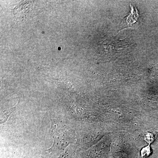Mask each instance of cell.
<instances>
[{
    "label": "cell",
    "mask_w": 158,
    "mask_h": 158,
    "mask_svg": "<svg viewBox=\"0 0 158 158\" xmlns=\"http://www.w3.org/2000/svg\"><path fill=\"white\" fill-rule=\"evenodd\" d=\"M49 133L54 139L52 146L46 151L49 153L59 154L72 142L69 130L62 125L56 124L53 121L52 122Z\"/></svg>",
    "instance_id": "obj_1"
},
{
    "label": "cell",
    "mask_w": 158,
    "mask_h": 158,
    "mask_svg": "<svg viewBox=\"0 0 158 158\" xmlns=\"http://www.w3.org/2000/svg\"><path fill=\"white\" fill-rule=\"evenodd\" d=\"M131 13L128 16L126 20V24L128 27H132L133 25L136 23L139 16L137 9L134 8V6L131 5Z\"/></svg>",
    "instance_id": "obj_2"
},
{
    "label": "cell",
    "mask_w": 158,
    "mask_h": 158,
    "mask_svg": "<svg viewBox=\"0 0 158 158\" xmlns=\"http://www.w3.org/2000/svg\"><path fill=\"white\" fill-rule=\"evenodd\" d=\"M16 107H12L9 110H4L2 112L1 116V123H3L6 122L12 113L16 110Z\"/></svg>",
    "instance_id": "obj_3"
},
{
    "label": "cell",
    "mask_w": 158,
    "mask_h": 158,
    "mask_svg": "<svg viewBox=\"0 0 158 158\" xmlns=\"http://www.w3.org/2000/svg\"><path fill=\"white\" fill-rule=\"evenodd\" d=\"M151 153V148L149 144L148 146L144 148L141 150V157L143 158L148 157L150 155Z\"/></svg>",
    "instance_id": "obj_4"
},
{
    "label": "cell",
    "mask_w": 158,
    "mask_h": 158,
    "mask_svg": "<svg viewBox=\"0 0 158 158\" xmlns=\"http://www.w3.org/2000/svg\"><path fill=\"white\" fill-rule=\"evenodd\" d=\"M144 140L150 144L154 141L155 136L152 133H146L144 135Z\"/></svg>",
    "instance_id": "obj_5"
}]
</instances>
